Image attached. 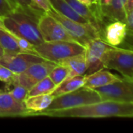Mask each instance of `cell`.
<instances>
[{"instance_id": "1", "label": "cell", "mask_w": 133, "mask_h": 133, "mask_svg": "<svg viewBox=\"0 0 133 133\" xmlns=\"http://www.w3.org/2000/svg\"><path fill=\"white\" fill-rule=\"evenodd\" d=\"M33 115L49 116L56 118H133V104L114 101H101L97 103L83 105L78 108L41 111Z\"/></svg>"}, {"instance_id": "16", "label": "cell", "mask_w": 133, "mask_h": 133, "mask_svg": "<svg viewBox=\"0 0 133 133\" xmlns=\"http://www.w3.org/2000/svg\"><path fill=\"white\" fill-rule=\"evenodd\" d=\"M121 79L122 77L101 69L90 74H85L84 87L89 89H96L113 83Z\"/></svg>"}, {"instance_id": "11", "label": "cell", "mask_w": 133, "mask_h": 133, "mask_svg": "<svg viewBox=\"0 0 133 133\" xmlns=\"http://www.w3.org/2000/svg\"><path fill=\"white\" fill-rule=\"evenodd\" d=\"M112 48L102 37L96 38L91 41L85 46V59L87 62V74L94 72L99 69H103L102 58L104 54Z\"/></svg>"}, {"instance_id": "31", "label": "cell", "mask_w": 133, "mask_h": 133, "mask_svg": "<svg viewBox=\"0 0 133 133\" xmlns=\"http://www.w3.org/2000/svg\"><path fill=\"white\" fill-rule=\"evenodd\" d=\"M133 8V0H127L126 1V4H125V10H126V13L127 12H129V10H131Z\"/></svg>"}, {"instance_id": "30", "label": "cell", "mask_w": 133, "mask_h": 133, "mask_svg": "<svg viewBox=\"0 0 133 133\" xmlns=\"http://www.w3.org/2000/svg\"><path fill=\"white\" fill-rule=\"evenodd\" d=\"M80 2L85 4V5L91 7V8H96L98 7L99 0H78Z\"/></svg>"}, {"instance_id": "14", "label": "cell", "mask_w": 133, "mask_h": 133, "mask_svg": "<svg viewBox=\"0 0 133 133\" xmlns=\"http://www.w3.org/2000/svg\"><path fill=\"white\" fill-rule=\"evenodd\" d=\"M70 5L74 9V10L78 13L81 16L85 18L89 23L96 26L102 34V23H103V18L99 12L98 7L96 8H91L85 4L80 2L78 0H66Z\"/></svg>"}, {"instance_id": "32", "label": "cell", "mask_w": 133, "mask_h": 133, "mask_svg": "<svg viewBox=\"0 0 133 133\" xmlns=\"http://www.w3.org/2000/svg\"><path fill=\"white\" fill-rule=\"evenodd\" d=\"M0 30H5V31H9L7 30V28L5 27V24H4V20H3V16H0Z\"/></svg>"}, {"instance_id": "15", "label": "cell", "mask_w": 133, "mask_h": 133, "mask_svg": "<svg viewBox=\"0 0 133 133\" xmlns=\"http://www.w3.org/2000/svg\"><path fill=\"white\" fill-rule=\"evenodd\" d=\"M127 0H111L104 5L98 6L102 18H107L111 21L125 22L126 17L125 4Z\"/></svg>"}, {"instance_id": "27", "label": "cell", "mask_w": 133, "mask_h": 133, "mask_svg": "<svg viewBox=\"0 0 133 133\" xmlns=\"http://www.w3.org/2000/svg\"><path fill=\"white\" fill-rule=\"evenodd\" d=\"M15 77V73H13L5 66L0 64V81L5 83L6 85H9L14 80Z\"/></svg>"}, {"instance_id": "10", "label": "cell", "mask_w": 133, "mask_h": 133, "mask_svg": "<svg viewBox=\"0 0 133 133\" xmlns=\"http://www.w3.org/2000/svg\"><path fill=\"white\" fill-rule=\"evenodd\" d=\"M43 60L45 59L32 53H5L0 57V64L8 68L13 73L20 74L31 65Z\"/></svg>"}, {"instance_id": "6", "label": "cell", "mask_w": 133, "mask_h": 133, "mask_svg": "<svg viewBox=\"0 0 133 133\" xmlns=\"http://www.w3.org/2000/svg\"><path fill=\"white\" fill-rule=\"evenodd\" d=\"M103 68L113 69L122 77L133 79V50L112 47L103 56Z\"/></svg>"}, {"instance_id": "18", "label": "cell", "mask_w": 133, "mask_h": 133, "mask_svg": "<svg viewBox=\"0 0 133 133\" xmlns=\"http://www.w3.org/2000/svg\"><path fill=\"white\" fill-rule=\"evenodd\" d=\"M54 97L53 94L31 96L28 97L24 101V104L26 109L30 111V115H33L34 113L45 110L50 105Z\"/></svg>"}, {"instance_id": "13", "label": "cell", "mask_w": 133, "mask_h": 133, "mask_svg": "<svg viewBox=\"0 0 133 133\" xmlns=\"http://www.w3.org/2000/svg\"><path fill=\"white\" fill-rule=\"evenodd\" d=\"M104 41L112 47L121 45L128 34L126 24L125 22L116 20L108 23L102 31Z\"/></svg>"}, {"instance_id": "26", "label": "cell", "mask_w": 133, "mask_h": 133, "mask_svg": "<svg viewBox=\"0 0 133 133\" xmlns=\"http://www.w3.org/2000/svg\"><path fill=\"white\" fill-rule=\"evenodd\" d=\"M19 8L13 0H0V16H6Z\"/></svg>"}, {"instance_id": "20", "label": "cell", "mask_w": 133, "mask_h": 133, "mask_svg": "<svg viewBox=\"0 0 133 133\" xmlns=\"http://www.w3.org/2000/svg\"><path fill=\"white\" fill-rule=\"evenodd\" d=\"M85 80V74L76 76L72 78L67 79L64 80L60 85H59L52 94L54 97H56L61 94L74 91L84 87Z\"/></svg>"}, {"instance_id": "2", "label": "cell", "mask_w": 133, "mask_h": 133, "mask_svg": "<svg viewBox=\"0 0 133 133\" xmlns=\"http://www.w3.org/2000/svg\"><path fill=\"white\" fill-rule=\"evenodd\" d=\"M7 30L18 37L26 39L34 46L44 42L38 26V18L17 9L3 17Z\"/></svg>"}, {"instance_id": "24", "label": "cell", "mask_w": 133, "mask_h": 133, "mask_svg": "<svg viewBox=\"0 0 133 133\" xmlns=\"http://www.w3.org/2000/svg\"><path fill=\"white\" fill-rule=\"evenodd\" d=\"M18 6L19 9H21L38 19V17L45 12L39 7H38L32 0H13Z\"/></svg>"}, {"instance_id": "25", "label": "cell", "mask_w": 133, "mask_h": 133, "mask_svg": "<svg viewBox=\"0 0 133 133\" xmlns=\"http://www.w3.org/2000/svg\"><path fill=\"white\" fill-rule=\"evenodd\" d=\"M12 87V88L9 90H7V92L16 101L24 103V101L28 97V93L29 90L26 88L25 87L17 84V83H13L11 85H9L8 87Z\"/></svg>"}, {"instance_id": "19", "label": "cell", "mask_w": 133, "mask_h": 133, "mask_svg": "<svg viewBox=\"0 0 133 133\" xmlns=\"http://www.w3.org/2000/svg\"><path fill=\"white\" fill-rule=\"evenodd\" d=\"M52 8L62 16L82 23H89L85 18L77 13L66 0H49Z\"/></svg>"}, {"instance_id": "22", "label": "cell", "mask_w": 133, "mask_h": 133, "mask_svg": "<svg viewBox=\"0 0 133 133\" xmlns=\"http://www.w3.org/2000/svg\"><path fill=\"white\" fill-rule=\"evenodd\" d=\"M57 87L53 82V80L49 78V76H46L42 79L39 82H38L35 85H34L28 93V97L39 95V94H52Z\"/></svg>"}, {"instance_id": "4", "label": "cell", "mask_w": 133, "mask_h": 133, "mask_svg": "<svg viewBox=\"0 0 133 133\" xmlns=\"http://www.w3.org/2000/svg\"><path fill=\"white\" fill-rule=\"evenodd\" d=\"M101 101L102 99L96 90L82 87L74 91L55 97L50 105L42 111L74 108Z\"/></svg>"}, {"instance_id": "3", "label": "cell", "mask_w": 133, "mask_h": 133, "mask_svg": "<svg viewBox=\"0 0 133 133\" xmlns=\"http://www.w3.org/2000/svg\"><path fill=\"white\" fill-rule=\"evenodd\" d=\"M34 50L37 55L56 63L60 60L84 53L85 48L76 41H44L34 46Z\"/></svg>"}, {"instance_id": "28", "label": "cell", "mask_w": 133, "mask_h": 133, "mask_svg": "<svg viewBox=\"0 0 133 133\" xmlns=\"http://www.w3.org/2000/svg\"><path fill=\"white\" fill-rule=\"evenodd\" d=\"M125 23L126 24L128 34L133 37V8L129 12H127Z\"/></svg>"}, {"instance_id": "29", "label": "cell", "mask_w": 133, "mask_h": 133, "mask_svg": "<svg viewBox=\"0 0 133 133\" xmlns=\"http://www.w3.org/2000/svg\"><path fill=\"white\" fill-rule=\"evenodd\" d=\"M32 1L38 7H39L42 11L45 12L50 10L52 8L49 0H32Z\"/></svg>"}, {"instance_id": "33", "label": "cell", "mask_w": 133, "mask_h": 133, "mask_svg": "<svg viewBox=\"0 0 133 133\" xmlns=\"http://www.w3.org/2000/svg\"><path fill=\"white\" fill-rule=\"evenodd\" d=\"M111 0H99V3H98V6H100V5H107V3H109Z\"/></svg>"}, {"instance_id": "23", "label": "cell", "mask_w": 133, "mask_h": 133, "mask_svg": "<svg viewBox=\"0 0 133 133\" xmlns=\"http://www.w3.org/2000/svg\"><path fill=\"white\" fill-rule=\"evenodd\" d=\"M70 70L66 65L62 64H56V65L52 69V71L49 74V76L56 84V86L58 87L68 78Z\"/></svg>"}, {"instance_id": "7", "label": "cell", "mask_w": 133, "mask_h": 133, "mask_svg": "<svg viewBox=\"0 0 133 133\" xmlns=\"http://www.w3.org/2000/svg\"><path fill=\"white\" fill-rule=\"evenodd\" d=\"M102 101H114L133 104V79L122 77L109 85L94 89Z\"/></svg>"}, {"instance_id": "17", "label": "cell", "mask_w": 133, "mask_h": 133, "mask_svg": "<svg viewBox=\"0 0 133 133\" xmlns=\"http://www.w3.org/2000/svg\"><path fill=\"white\" fill-rule=\"evenodd\" d=\"M56 64L64 65L69 69L70 74L67 79L72 78L76 76L85 75L87 72L88 66H87L85 52L78 55H74V56L65 58V59L60 60L58 62H56Z\"/></svg>"}, {"instance_id": "12", "label": "cell", "mask_w": 133, "mask_h": 133, "mask_svg": "<svg viewBox=\"0 0 133 133\" xmlns=\"http://www.w3.org/2000/svg\"><path fill=\"white\" fill-rule=\"evenodd\" d=\"M31 113L24 103L14 99L7 91L0 92V117L27 116Z\"/></svg>"}, {"instance_id": "21", "label": "cell", "mask_w": 133, "mask_h": 133, "mask_svg": "<svg viewBox=\"0 0 133 133\" xmlns=\"http://www.w3.org/2000/svg\"><path fill=\"white\" fill-rule=\"evenodd\" d=\"M0 44L5 53H21L24 52L17 44L15 36L9 31L0 30Z\"/></svg>"}, {"instance_id": "8", "label": "cell", "mask_w": 133, "mask_h": 133, "mask_svg": "<svg viewBox=\"0 0 133 133\" xmlns=\"http://www.w3.org/2000/svg\"><path fill=\"white\" fill-rule=\"evenodd\" d=\"M56 65V62L48 60H43L40 62L33 64L23 72L20 74H16L14 80L9 85L13 83L20 84L30 90L31 88L38 82L48 76L52 69Z\"/></svg>"}, {"instance_id": "5", "label": "cell", "mask_w": 133, "mask_h": 133, "mask_svg": "<svg viewBox=\"0 0 133 133\" xmlns=\"http://www.w3.org/2000/svg\"><path fill=\"white\" fill-rule=\"evenodd\" d=\"M59 21L74 41L85 46L92 40L102 37L101 32L91 23H82L68 19L56 12L53 8L46 12Z\"/></svg>"}, {"instance_id": "9", "label": "cell", "mask_w": 133, "mask_h": 133, "mask_svg": "<svg viewBox=\"0 0 133 133\" xmlns=\"http://www.w3.org/2000/svg\"><path fill=\"white\" fill-rule=\"evenodd\" d=\"M38 26L44 41H74L62 24L47 12H43L38 19Z\"/></svg>"}, {"instance_id": "34", "label": "cell", "mask_w": 133, "mask_h": 133, "mask_svg": "<svg viewBox=\"0 0 133 133\" xmlns=\"http://www.w3.org/2000/svg\"><path fill=\"white\" fill-rule=\"evenodd\" d=\"M4 54H5V51H4V49L2 48V47L1 44H0V57L2 56Z\"/></svg>"}]
</instances>
